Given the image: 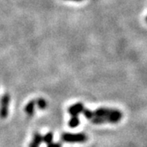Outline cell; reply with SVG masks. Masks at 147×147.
<instances>
[{
    "mask_svg": "<svg viewBox=\"0 0 147 147\" xmlns=\"http://www.w3.org/2000/svg\"><path fill=\"white\" fill-rule=\"evenodd\" d=\"M47 147H62V145L59 142H57V143H50L47 145Z\"/></svg>",
    "mask_w": 147,
    "mask_h": 147,
    "instance_id": "obj_11",
    "label": "cell"
},
{
    "mask_svg": "<svg viewBox=\"0 0 147 147\" xmlns=\"http://www.w3.org/2000/svg\"><path fill=\"white\" fill-rule=\"evenodd\" d=\"M61 140L69 143H82L87 142L88 137L84 133H69L65 132L61 135Z\"/></svg>",
    "mask_w": 147,
    "mask_h": 147,
    "instance_id": "obj_2",
    "label": "cell"
},
{
    "mask_svg": "<svg viewBox=\"0 0 147 147\" xmlns=\"http://www.w3.org/2000/svg\"><path fill=\"white\" fill-rule=\"evenodd\" d=\"M35 105H36V100H32L28 102V104H27L26 108H25V111L26 112V114L28 115L32 116L34 115Z\"/></svg>",
    "mask_w": 147,
    "mask_h": 147,
    "instance_id": "obj_6",
    "label": "cell"
},
{
    "mask_svg": "<svg viewBox=\"0 0 147 147\" xmlns=\"http://www.w3.org/2000/svg\"><path fill=\"white\" fill-rule=\"evenodd\" d=\"M93 116H99V117H110L115 119L118 122H119L122 117L123 113L118 110L110 109L106 107H100L93 112Z\"/></svg>",
    "mask_w": 147,
    "mask_h": 147,
    "instance_id": "obj_1",
    "label": "cell"
},
{
    "mask_svg": "<svg viewBox=\"0 0 147 147\" xmlns=\"http://www.w3.org/2000/svg\"><path fill=\"white\" fill-rule=\"evenodd\" d=\"M36 104L38 106V108L41 110H44L47 107V102L42 98H38V100H36Z\"/></svg>",
    "mask_w": 147,
    "mask_h": 147,
    "instance_id": "obj_9",
    "label": "cell"
},
{
    "mask_svg": "<svg viewBox=\"0 0 147 147\" xmlns=\"http://www.w3.org/2000/svg\"><path fill=\"white\" fill-rule=\"evenodd\" d=\"M70 1H77V2H79V1H82V0H70Z\"/></svg>",
    "mask_w": 147,
    "mask_h": 147,
    "instance_id": "obj_12",
    "label": "cell"
},
{
    "mask_svg": "<svg viewBox=\"0 0 147 147\" xmlns=\"http://www.w3.org/2000/svg\"><path fill=\"white\" fill-rule=\"evenodd\" d=\"M84 109V105L83 103H76L74 105L69 106L68 109V112L72 116H78L79 114L82 113Z\"/></svg>",
    "mask_w": 147,
    "mask_h": 147,
    "instance_id": "obj_4",
    "label": "cell"
},
{
    "mask_svg": "<svg viewBox=\"0 0 147 147\" xmlns=\"http://www.w3.org/2000/svg\"><path fill=\"white\" fill-rule=\"evenodd\" d=\"M42 142V136L39 132H35L34 135V139L30 144L29 147H39Z\"/></svg>",
    "mask_w": 147,
    "mask_h": 147,
    "instance_id": "obj_5",
    "label": "cell"
},
{
    "mask_svg": "<svg viewBox=\"0 0 147 147\" xmlns=\"http://www.w3.org/2000/svg\"><path fill=\"white\" fill-rule=\"evenodd\" d=\"M10 102V96L6 93L3 95L1 98V106H0V118L6 119L8 115V105Z\"/></svg>",
    "mask_w": 147,
    "mask_h": 147,
    "instance_id": "obj_3",
    "label": "cell"
},
{
    "mask_svg": "<svg viewBox=\"0 0 147 147\" xmlns=\"http://www.w3.org/2000/svg\"><path fill=\"white\" fill-rule=\"evenodd\" d=\"M84 116L88 119H92L93 118V112L92 110H88V109H84L83 110Z\"/></svg>",
    "mask_w": 147,
    "mask_h": 147,
    "instance_id": "obj_10",
    "label": "cell"
},
{
    "mask_svg": "<svg viewBox=\"0 0 147 147\" xmlns=\"http://www.w3.org/2000/svg\"><path fill=\"white\" fill-rule=\"evenodd\" d=\"M79 123H80V121H79V119L78 118V116H72V118L69 119L68 123V125L70 127H78L79 125Z\"/></svg>",
    "mask_w": 147,
    "mask_h": 147,
    "instance_id": "obj_7",
    "label": "cell"
},
{
    "mask_svg": "<svg viewBox=\"0 0 147 147\" xmlns=\"http://www.w3.org/2000/svg\"><path fill=\"white\" fill-rule=\"evenodd\" d=\"M53 132H47V134L44 136V137H42V142H45L46 144H50V143H52L53 142Z\"/></svg>",
    "mask_w": 147,
    "mask_h": 147,
    "instance_id": "obj_8",
    "label": "cell"
}]
</instances>
